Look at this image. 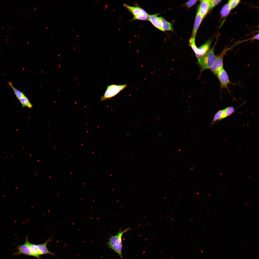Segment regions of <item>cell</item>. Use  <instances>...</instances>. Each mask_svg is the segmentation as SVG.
Segmentation results:
<instances>
[{
    "instance_id": "6da1fadb",
    "label": "cell",
    "mask_w": 259,
    "mask_h": 259,
    "mask_svg": "<svg viewBox=\"0 0 259 259\" xmlns=\"http://www.w3.org/2000/svg\"><path fill=\"white\" fill-rule=\"evenodd\" d=\"M120 228L117 234L115 235H111V237L108 239L107 243V247L112 250L120 256L121 259H123L122 254V236L124 233L131 230L130 228L126 229L122 231Z\"/></svg>"
},
{
    "instance_id": "7a4b0ae2",
    "label": "cell",
    "mask_w": 259,
    "mask_h": 259,
    "mask_svg": "<svg viewBox=\"0 0 259 259\" xmlns=\"http://www.w3.org/2000/svg\"><path fill=\"white\" fill-rule=\"evenodd\" d=\"M216 43L203 56L198 59L197 63L200 67V75L205 70L210 69L214 62L216 56L214 50Z\"/></svg>"
},
{
    "instance_id": "3957f363",
    "label": "cell",
    "mask_w": 259,
    "mask_h": 259,
    "mask_svg": "<svg viewBox=\"0 0 259 259\" xmlns=\"http://www.w3.org/2000/svg\"><path fill=\"white\" fill-rule=\"evenodd\" d=\"M127 85L113 84L108 86L103 95L101 97L102 101L115 96L127 87Z\"/></svg>"
},
{
    "instance_id": "277c9868",
    "label": "cell",
    "mask_w": 259,
    "mask_h": 259,
    "mask_svg": "<svg viewBox=\"0 0 259 259\" xmlns=\"http://www.w3.org/2000/svg\"><path fill=\"white\" fill-rule=\"evenodd\" d=\"M195 39L189 42V45L195 53L196 57L198 59L205 54L210 49L212 42V40L209 39L204 44L197 48L195 45Z\"/></svg>"
},
{
    "instance_id": "5b68a950",
    "label": "cell",
    "mask_w": 259,
    "mask_h": 259,
    "mask_svg": "<svg viewBox=\"0 0 259 259\" xmlns=\"http://www.w3.org/2000/svg\"><path fill=\"white\" fill-rule=\"evenodd\" d=\"M217 76L220 84V90L223 88H226L230 93L228 88V85L230 84L235 85L230 81L228 74L224 68L222 69L216 74Z\"/></svg>"
},
{
    "instance_id": "8992f818",
    "label": "cell",
    "mask_w": 259,
    "mask_h": 259,
    "mask_svg": "<svg viewBox=\"0 0 259 259\" xmlns=\"http://www.w3.org/2000/svg\"><path fill=\"white\" fill-rule=\"evenodd\" d=\"M229 49V48L227 47L224 48L219 54L216 56L214 64L210 69L215 75L219 71L224 68V56L225 53Z\"/></svg>"
},
{
    "instance_id": "52a82bcc",
    "label": "cell",
    "mask_w": 259,
    "mask_h": 259,
    "mask_svg": "<svg viewBox=\"0 0 259 259\" xmlns=\"http://www.w3.org/2000/svg\"><path fill=\"white\" fill-rule=\"evenodd\" d=\"M28 234L25 238V242L22 245H18L15 248L18 251L13 253V256H18L23 254L34 257L32 253L28 244Z\"/></svg>"
},
{
    "instance_id": "ba28073f",
    "label": "cell",
    "mask_w": 259,
    "mask_h": 259,
    "mask_svg": "<svg viewBox=\"0 0 259 259\" xmlns=\"http://www.w3.org/2000/svg\"><path fill=\"white\" fill-rule=\"evenodd\" d=\"M124 6L134 16V17L146 16L149 14L143 9L139 7L130 6L125 4Z\"/></svg>"
},
{
    "instance_id": "9c48e42d",
    "label": "cell",
    "mask_w": 259,
    "mask_h": 259,
    "mask_svg": "<svg viewBox=\"0 0 259 259\" xmlns=\"http://www.w3.org/2000/svg\"><path fill=\"white\" fill-rule=\"evenodd\" d=\"M211 9L209 0H200L197 11L204 17Z\"/></svg>"
},
{
    "instance_id": "30bf717a",
    "label": "cell",
    "mask_w": 259,
    "mask_h": 259,
    "mask_svg": "<svg viewBox=\"0 0 259 259\" xmlns=\"http://www.w3.org/2000/svg\"><path fill=\"white\" fill-rule=\"evenodd\" d=\"M158 14L149 15V20L155 27L162 31H164L163 28L162 23L159 17L157 16Z\"/></svg>"
},
{
    "instance_id": "8fae6325",
    "label": "cell",
    "mask_w": 259,
    "mask_h": 259,
    "mask_svg": "<svg viewBox=\"0 0 259 259\" xmlns=\"http://www.w3.org/2000/svg\"><path fill=\"white\" fill-rule=\"evenodd\" d=\"M204 17L198 11L196 14L192 37L195 38L197 30Z\"/></svg>"
},
{
    "instance_id": "7c38bea8",
    "label": "cell",
    "mask_w": 259,
    "mask_h": 259,
    "mask_svg": "<svg viewBox=\"0 0 259 259\" xmlns=\"http://www.w3.org/2000/svg\"><path fill=\"white\" fill-rule=\"evenodd\" d=\"M53 236H51L43 244H37L39 254L40 255L48 254L56 256L55 253L50 252L48 250L47 247L48 241Z\"/></svg>"
},
{
    "instance_id": "4fadbf2b",
    "label": "cell",
    "mask_w": 259,
    "mask_h": 259,
    "mask_svg": "<svg viewBox=\"0 0 259 259\" xmlns=\"http://www.w3.org/2000/svg\"><path fill=\"white\" fill-rule=\"evenodd\" d=\"M28 244L31 251L34 255V257L38 259H41V257L39 254L37 244L32 243L29 241H28Z\"/></svg>"
},
{
    "instance_id": "5bb4252c",
    "label": "cell",
    "mask_w": 259,
    "mask_h": 259,
    "mask_svg": "<svg viewBox=\"0 0 259 259\" xmlns=\"http://www.w3.org/2000/svg\"><path fill=\"white\" fill-rule=\"evenodd\" d=\"M159 18L162 23L163 28L164 31H173L172 24L167 21L162 17H159Z\"/></svg>"
},
{
    "instance_id": "9a60e30c",
    "label": "cell",
    "mask_w": 259,
    "mask_h": 259,
    "mask_svg": "<svg viewBox=\"0 0 259 259\" xmlns=\"http://www.w3.org/2000/svg\"><path fill=\"white\" fill-rule=\"evenodd\" d=\"M224 110V111L222 117V120L231 115L235 111V107L232 106H228Z\"/></svg>"
},
{
    "instance_id": "2e32d148",
    "label": "cell",
    "mask_w": 259,
    "mask_h": 259,
    "mask_svg": "<svg viewBox=\"0 0 259 259\" xmlns=\"http://www.w3.org/2000/svg\"><path fill=\"white\" fill-rule=\"evenodd\" d=\"M231 9L228 3L225 4L222 8L220 14L222 17H225L228 16L230 12Z\"/></svg>"
},
{
    "instance_id": "e0dca14e",
    "label": "cell",
    "mask_w": 259,
    "mask_h": 259,
    "mask_svg": "<svg viewBox=\"0 0 259 259\" xmlns=\"http://www.w3.org/2000/svg\"><path fill=\"white\" fill-rule=\"evenodd\" d=\"M23 107H27L29 108H31L33 105L30 102L28 99L25 96L19 99Z\"/></svg>"
},
{
    "instance_id": "ac0fdd59",
    "label": "cell",
    "mask_w": 259,
    "mask_h": 259,
    "mask_svg": "<svg viewBox=\"0 0 259 259\" xmlns=\"http://www.w3.org/2000/svg\"><path fill=\"white\" fill-rule=\"evenodd\" d=\"M8 84L12 88L16 97L18 100L25 96L22 92L14 88L11 82H8Z\"/></svg>"
},
{
    "instance_id": "d6986e66",
    "label": "cell",
    "mask_w": 259,
    "mask_h": 259,
    "mask_svg": "<svg viewBox=\"0 0 259 259\" xmlns=\"http://www.w3.org/2000/svg\"><path fill=\"white\" fill-rule=\"evenodd\" d=\"M224 109L220 110L214 114L213 120L211 123L212 125L215 122L218 120H221V118L224 112Z\"/></svg>"
},
{
    "instance_id": "ffe728a7",
    "label": "cell",
    "mask_w": 259,
    "mask_h": 259,
    "mask_svg": "<svg viewBox=\"0 0 259 259\" xmlns=\"http://www.w3.org/2000/svg\"><path fill=\"white\" fill-rule=\"evenodd\" d=\"M240 1L239 0H230L229 1L228 4L231 9L235 7Z\"/></svg>"
},
{
    "instance_id": "44dd1931",
    "label": "cell",
    "mask_w": 259,
    "mask_h": 259,
    "mask_svg": "<svg viewBox=\"0 0 259 259\" xmlns=\"http://www.w3.org/2000/svg\"><path fill=\"white\" fill-rule=\"evenodd\" d=\"M211 9L216 6L222 1L221 0H209Z\"/></svg>"
},
{
    "instance_id": "7402d4cb",
    "label": "cell",
    "mask_w": 259,
    "mask_h": 259,
    "mask_svg": "<svg viewBox=\"0 0 259 259\" xmlns=\"http://www.w3.org/2000/svg\"><path fill=\"white\" fill-rule=\"evenodd\" d=\"M197 1V0H189L185 4L188 7H191L193 6Z\"/></svg>"
}]
</instances>
